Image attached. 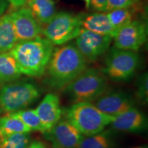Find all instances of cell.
<instances>
[{
    "instance_id": "1",
    "label": "cell",
    "mask_w": 148,
    "mask_h": 148,
    "mask_svg": "<svg viewBox=\"0 0 148 148\" xmlns=\"http://www.w3.org/2000/svg\"><path fill=\"white\" fill-rule=\"evenodd\" d=\"M86 62L75 45L55 48L46 69L45 82L56 89L64 88L86 69Z\"/></svg>"
},
{
    "instance_id": "2",
    "label": "cell",
    "mask_w": 148,
    "mask_h": 148,
    "mask_svg": "<svg viewBox=\"0 0 148 148\" xmlns=\"http://www.w3.org/2000/svg\"><path fill=\"white\" fill-rule=\"evenodd\" d=\"M54 45L45 37L19 41L9 51L21 74L40 77L45 73Z\"/></svg>"
},
{
    "instance_id": "3",
    "label": "cell",
    "mask_w": 148,
    "mask_h": 148,
    "mask_svg": "<svg viewBox=\"0 0 148 148\" xmlns=\"http://www.w3.org/2000/svg\"><path fill=\"white\" fill-rule=\"evenodd\" d=\"M65 119L82 136H88L105 130L114 117L103 113L91 102H77L66 110Z\"/></svg>"
},
{
    "instance_id": "4",
    "label": "cell",
    "mask_w": 148,
    "mask_h": 148,
    "mask_svg": "<svg viewBox=\"0 0 148 148\" xmlns=\"http://www.w3.org/2000/svg\"><path fill=\"white\" fill-rule=\"evenodd\" d=\"M108 82L102 72L88 68L64 87V92L73 102H93L106 91Z\"/></svg>"
},
{
    "instance_id": "5",
    "label": "cell",
    "mask_w": 148,
    "mask_h": 148,
    "mask_svg": "<svg viewBox=\"0 0 148 148\" xmlns=\"http://www.w3.org/2000/svg\"><path fill=\"white\" fill-rule=\"evenodd\" d=\"M41 95L36 84L29 81H13L0 88V114L23 110L34 103Z\"/></svg>"
},
{
    "instance_id": "6",
    "label": "cell",
    "mask_w": 148,
    "mask_h": 148,
    "mask_svg": "<svg viewBox=\"0 0 148 148\" xmlns=\"http://www.w3.org/2000/svg\"><path fill=\"white\" fill-rule=\"evenodd\" d=\"M82 15L64 11L56 12L42 28V34L53 45H64L80 34L83 29Z\"/></svg>"
},
{
    "instance_id": "7",
    "label": "cell",
    "mask_w": 148,
    "mask_h": 148,
    "mask_svg": "<svg viewBox=\"0 0 148 148\" xmlns=\"http://www.w3.org/2000/svg\"><path fill=\"white\" fill-rule=\"evenodd\" d=\"M139 56L136 51L111 48L104 62L102 73L111 80L125 82L130 79L139 66Z\"/></svg>"
},
{
    "instance_id": "8",
    "label": "cell",
    "mask_w": 148,
    "mask_h": 148,
    "mask_svg": "<svg viewBox=\"0 0 148 148\" xmlns=\"http://www.w3.org/2000/svg\"><path fill=\"white\" fill-rule=\"evenodd\" d=\"M147 39V24L140 20H132L116 33L113 37L114 47L136 51L145 43Z\"/></svg>"
},
{
    "instance_id": "9",
    "label": "cell",
    "mask_w": 148,
    "mask_h": 148,
    "mask_svg": "<svg viewBox=\"0 0 148 148\" xmlns=\"http://www.w3.org/2000/svg\"><path fill=\"white\" fill-rule=\"evenodd\" d=\"M112 36L94 33L83 29L75 38V47L86 60L94 62L105 53L112 41Z\"/></svg>"
},
{
    "instance_id": "10",
    "label": "cell",
    "mask_w": 148,
    "mask_h": 148,
    "mask_svg": "<svg viewBox=\"0 0 148 148\" xmlns=\"http://www.w3.org/2000/svg\"><path fill=\"white\" fill-rule=\"evenodd\" d=\"M10 16L18 42L40 36L43 27L28 7L15 9Z\"/></svg>"
},
{
    "instance_id": "11",
    "label": "cell",
    "mask_w": 148,
    "mask_h": 148,
    "mask_svg": "<svg viewBox=\"0 0 148 148\" xmlns=\"http://www.w3.org/2000/svg\"><path fill=\"white\" fill-rule=\"evenodd\" d=\"M44 136L53 148H79L83 136L66 119H60Z\"/></svg>"
},
{
    "instance_id": "12",
    "label": "cell",
    "mask_w": 148,
    "mask_h": 148,
    "mask_svg": "<svg viewBox=\"0 0 148 148\" xmlns=\"http://www.w3.org/2000/svg\"><path fill=\"white\" fill-rule=\"evenodd\" d=\"M93 102L99 110L114 117L134 106V99L121 90L105 92Z\"/></svg>"
},
{
    "instance_id": "13",
    "label": "cell",
    "mask_w": 148,
    "mask_h": 148,
    "mask_svg": "<svg viewBox=\"0 0 148 148\" xmlns=\"http://www.w3.org/2000/svg\"><path fill=\"white\" fill-rule=\"evenodd\" d=\"M110 125L116 130L140 132L147 128V119L143 112L134 106L115 116Z\"/></svg>"
},
{
    "instance_id": "14",
    "label": "cell",
    "mask_w": 148,
    "mask_h": 148,
    "mask_svg": "<svg viewBox=\"0 0 148 148\" xmlns=\"http://www.w3.org/2000/svg\"><path fill=\"white\" fill-rule=\"evenodd\" d=\"M35 110L45 131L52 127L61 119L62 114L59 97L53 93L46 95Z\"/></svg>"
},
{
    "instance_id": "15",
    "label": "cell",
    "mask_w": 148,
    "mask_h": 148,
    "mask_svg": "<svg viewBox=\"0 0 148 148\" xmlns=\"http://www.w3.org/2000/svg\"><path fill=\"white\" fill-rule=\"evenodd\" d=\"M82 29L102 35H108L112 38L116 32L110 23L106 12H97L90 14H83Z\"/></svg>"
},
{
    "instance_id": "16",
    "label": "cell",
    "mask_w": 148,
    "mask_h": 148,
    "mask_svg": "<svg viewBox=\"0 0 148 148\" xmlns=\"http://www.w3.org/2000/svg\"><path fill=\"white\" fill-rule=\"evenodd\" d=\"M27 7L42 25H46L56 13V0H30Z\"/></svg>"
},
{
    "instance_id": "17",
    "label": "cell",
    "mask_w": 148,
    "mask_h": 148,
    "mask_svg": "<svg viewBox=\"0 0 148 148\" xmlns=\"http://www.w3.org/2000/svg\"><path fill=\"white\" fill-rule=\"evenodd\" d=\"M21 75L15 60L9 51L0 53V86L16 80Z\"/></svg>"
},
{
    "instance_id": "18",
    "label": "cell",
    "mask_w": 148,
    "mask_h": 148,
    "mask_svg": "<svg viewBox=\"0 0 148 148\" xmlns=\"http://www.w3.org/2000/svg\"><path fill=\"white\" fill-rule=\"evenodd\" d=\"M18 42L10 14L0 17V53L8 52Z\"/></svg>"
},
{
    "instance_id": "19",
    "label": "cell",
    "mask_w": 148,
    "mask_h": 148,
    "mask_svg": "<svg viewBox=\"0 0 148 148\" xmlns=\"http://www.w3.org/2000/svg\"><path fill=\"white\" fill-rule=\"evenodd\" d=\"M112 133L109 130L82 138L79 148H112Z\"/></svg>"
},
{
    "instance_id": "20",
    "label": "cell",
    "mask_w": 148,
    "mask_h": 148,
    "mask_svg": "<svg viewBox=\"0 0 148 148\" xmlns=\"http://www.w3.org/2000/svg\"><path fill=\"white\" fill-rule=\"evenodd\" d=\"M30 130L18 118L7 114L0 117V138L17 133H29Z\"/></svg>"
},
{
    "instance_id": "21",
    "label": "cell",
    "mask_w": 148,
    "mask_h": 148,
    "mask_svg": "<svg viewBox=\"0 0 148 148\" xmlns=\"http://www.w3.org/2000/svg\"><path fill=\"white\" fill-rule=\"evenodd\" d=\"M106 13L116 33L133 20L132 8L114 9L106 12Z\"/></svg>"
},
{
    "instance_id": "22",
    "label": "cell",
    "mask_w": 148,
    "mask_h": 148,
    "mask_svg": "<svg viewBox=\"0 0 148 148\" xmlns=\"http://www.w3.org/2000/svg\"><path fill=\"white\" fill-rule=\"evenodd\" d=\"M10 115L18 118L25 124L30 131H39L45 132V130L40 121L39 116L37 114L36 110L33 109L20 110L16 112H10Z\"/></svg>"
},
{
    "instance_id": "23",
    "label": "cell",
    "mask_w": 148,
    "mask_h": 148,
    "mask_svg": "<svg viewBox=\"0 0 148 148\" xmlns=\"http://www.w3.org/2000/svg\"><path fill=\"white\" fill-rule=\"evenodd\" d=\"M28 133H17L0 138V148H26L29 144Z\"/></svg>"
},
{
    "instance_id": "24",
    "label": "cell",
    "mask_w": 148,
    "mask_h": 148,
    "mask_svg": "<svg viewBox=\"0 0 148 148\" xmlns=\"http://www.w3.org/2000/svg\"><path fill=\"white\" fill-rule=\"evenodd\" d=\"M136 96L138 100L147 104L148 101V75L147 72L140 75L136 81Z\"/></svg>"
},
{
    "instance_id": "25",
    "label": "cell",
    "mask_w": 148,
    "mask_h": 148,
    "mask_svg": "<svg viewBox=\"0 0 148 148\" xmlns=\"http://www.w3.org/2000/svg\"><path fill=\"white\" fill-rule=\"evenodd\" d=\"M142 0H108L107 11H110L117 8H133Z\"/></svg>"
},
{
    "instance_id": "26",
    "label": "cell",
    "mask_w": 148,
    "mask_h": 148,
    "mask_svg": "<svg viewBox=\"0 0 148 148\" xmlns=\"http://www.w3.org/2000/svg\"><path fill=\"white\" fill-rule=\"evenodd\" d=\"M108 0H90V6L97 12H106Z\"/></svg>"
},
{
    "instance_id": "27",
    "label": "cell",
    "mask_w": 148,
    "mask_h": 148,
    "mask_svg": "<svg viewBox=\"0 0 148 148\" xmlns=\"http://www.w3.org/2000/svg\"><path fill=\"white\" fill-rule=\"evenodd\" d=\"M30 0H7L8 3H10L12 7L14 9H17L21 7L25 6Z\"/></svg>"
},
{
    "instance_id": "28",
    "label": "cell",
    "mask_w": 148,
    "mask_h": 148,
    "mask_svg": "<svg viewBox=\"0 0 148 148\" xmlns=\"http://www.w3.org/2000/svg\"><path fill=\"white\" fill-rule=\"evenodd\" d=\"M8 3L7 0H0V17L3 15L5 10L8 8Z\"/></svg>"
},
{
    "instance_id": "29",
    "label": "cell",
    "mask_w": 148,
    "mask_h": 148,
    "mask_svg": "<svg viewBox=\"0 0 148 148\" xmlns=\"http://www.w3.org/2000/svg\"><path fill=\"white\" fill-rule=\"evenodd\" d=\"M26 148H45V147L42 142L35 140L31 144H29V145Z\"/></svg>"
},
{
    "instance_id": "30",
    "label": "cell",
    "mask_w": 148,
    "mask_h": 148,
    "mask_svg": "<svg viewBox=\"0 0 148 148\" xmlns=\"http://www.w3.org/2000/svg\"><path fill=\"white\" fill-rule=\"evenodd\" d=\"M83 1H84L85 2H86V5L87 8H88V7H90V0H83Z\"/></svg>"
},
{
    "instance_id": "31",
    "label": "cell",
    "mask_w": 148,
    "mask_h": 148,
    "mask_svg": "<svg viewBox=\"0 0 148 148\" xmlns=\"http://www.w3.org/2000/svg\"><path fill=\"white\" fill-rule=\"evenodd\" d=\"M133 148H148L147 145H140V146H137V147H135Z\"/></svg>"
}]
</instances>
